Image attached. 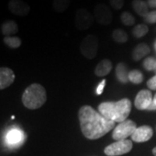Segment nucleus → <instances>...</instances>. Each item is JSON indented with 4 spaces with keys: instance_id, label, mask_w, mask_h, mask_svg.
<instances>
[{
    "instance_id": "6ab92c4d",
    "label": "nucleus",
    "mask_w": 156,
    "mask_h": 156,
    "mask_svg": "<svg viewBox=\"0 0 156 156\" xmlns=\"http://www.w3.org/2000/svg\"><path fill=\"white\" fill-rule=\"evenodd\" d=\"M112 38L117 44H125L128 40V36L122 29H115L112 32Z\"/></svg>"
},
{
    "instance_id": "412c9836",
    "label": "nucleus",
    "mask_w": 156,
    "mask_h": 156,
    "mask_svg": "<svg viewBox=\"0 0 156 156\" xmlns=\"http://www.w3.org/2000/svg\"><path fill=\"white\" fill-rule=\"evenodd\" d=\"M129 81L134 84H140L143 82V74L138 69H132L128 75Z\"/></svg>"
},
{
    "instance_id": "5701e85b",
    "label": "nucleus",
    "mask_w": 156,
    "mask_h": 156,
    "mask_svg": "<svg viewBox=\"0 0 156 156\" xmlns=\"http://www.w3.org/2000/svg\"><path fill=\"white\" fill-rule=\"evenodd\" d=\"M149 29L147 27V25L146 24H138L133 29V36L136 38H141L142 37H144L146 34L148 32Z\"/></svg>"
},
{
    "instance_id": "cd10ccee",
    "label": "nucleus",
    "mask_w": 156,
    "mask_h": 156,
    "mask_svg": "<svg viewBox=\"0 0 156 156\" xmlns=\"http://www.w3.org/2000/svg\"><path fill=\"white\" fill-rule=\"evenodd\" d=\"M147 87H148L150 89H152V90H155L156 89V75L154 76H153L151 79H149V80L147 81Z\"/></svg>"
},
{
    "instance_id": "9b49d317",
    "label": "nucleus",
    "mask_w": 156,
    "mask_h": 156,
    "mask_svg": "<svg viewBox=\"0 0 156 156\" xmlns=\"http://www.w3.org/2000/svg\"><path fill=\"white\" fill-rule=\"evenodd\" d=\"M153 129L147 125H143L136 128L134 134L131 135V139L135 142H146L152 138Z\"/></svg>"
},
{
    "instance_id": "ddd939ff",
    "label": "nucleus",
    "mask_w": 156,
    "mask_h": 156,
    "mask_svg": "<svg viewBox=\"0 0 156 156\" xmlns=\"http://www.w3.org/2000/svg\"><path fill=\"white\" fill-rule=\"evenodd\" d=\"M15 80V75L10 68L0 69V89H5L11 86Z\"/></svg>"
},
{
    "instance_id": "bb28decb",
    "label": "nucleus",
    "mask_w": 156,
    "mask_h": 156,
    "mask_svg": "<svg viewBox=\"0 0 156 156\" xmlns=\"http://www.w3.org/2000/svg\"><path fill=\"white\" fill-rule=\"evenodd\" d=\"M145 22L148 23H156V11H150L145 17H144Z\"/></svg>"
},
{
    "instance_id": "2f4dec72",
    "label": "nucleus",
    "mask_w": 156,
    "mask_h": 156,
    "mask_svg": "<svg viewBox=\"0 0 156 156\" xmlns=\"http://www.w3.org/2000/svg\"><path fill=\"white\" fill-rule=\"evenodd\" d=\"M152 152H153V154H154V156H156V147H154V149H153V151H152Z\"/></svg>"
},
{
    "instance_id": "9d476101",
    "label": "nucleus",
    "mask_w": 156,
    "mask_h": 156,
    "mask_svg": "<svg viewBox=\"0 0 156 156\" xmlns=\"http://www.w3.org/2000/svg\"><path fill=\"white\" fill-rule=\"evenodd\" d=\"M8 8L12 14L19 17H24L28 15L30 11V5L23 0H10L8 3Z\"/></svg>"
},
{
    "instance_id": "c756f323",
    "label": "nucleus",
    "mask_w": 156,
    "mask_h": 156,
    "mask_svg": "<svg viewBox=\"0 0 156 156\" xmlns=\"http://www.w3.org/2000/svg\"><path fill=\"white\" fill-rule=\"evenodd\" d=\"M147 110H156V94L154 96V99H153V103L151 104V106L148 108Z\"/></svg>"
},
{
    "instance_id": "c85d7f7f",
    "label": "nucleus",
    "mask_w": 156,
    "mask_h": 156,
    "mask_svg": "<svg viewBox=\"0 0 156 156\" xmlns=\"http://www.w3.org/2000/svg\"><path fill=\"white\" fill-rule=\"evenodd\" d=\"M106 80L105 79H103L99 85H98V87L96 88V95H100L102 94V92H103V89L105 88V85H106Z\"/></svg>"
},
{
    "instance_id": "0eeeda50",
    "label": "nucleus",
    "mask_w": 156,
    "mask_h": 156,
    "mask_svg": "<svg viewBox=\"0 0 156 156\" xmlns=\"http://www.w3.org/2000/svg\"><path fill=\"white\" fill-rule=\"evenodd\" d=\"M94 17L84 8L78 9L75 16V25L79 30H86L93 24Z\"/></svg>"
},
{
    "instance_id": "393cba45",
    "label": "nucleus",
    "mask_w": 156,
    "mask_h": 156,
    "mask_svg": "<svg viewBox=\"0 0 156 156\" xmlns=\"http://www.w3.org/2000/svg\"><path fill=\"white\" fill-rule=\"evenodd\" d=\"M143 66L148 71H151V70L154 71L156 67V60L154 57H147L143 62Z\"/></svg>"
},
{
    "instance_id": "a878e982",
    "label": "nucleus",
    "mask_w": 156,
    "mask_h": 156,
    "mask_svg": "<svg viewBox=\"0 0 156 156\" xmlns=\"http://www.w3.org/2000/svg\"><path fill=\"white\" fill-rule=\"evenodd\" d=\"M109 4L113 9L119 11L124 5V0H109Z\"/></svg>"
},
{
    "instance_id": "39448f33",
    "label": "nucleus",
    "mask_w": 156,
    "mask_h": 156,
    "mask_svg": "<svg viewBox=\"0 0 156 156\" xmlns=\"http://www.w3.org/2000/svg\"><path fill=\"white\" fill-rule=\"evenodd\" d=\"M137 128L136 123L131 120H126L123 122L119 123L115 128H114L112 137L115 140H122L128 138L134 134Z\"/></svg>"
},
{
    "instance_id": "a211bd4d",
    "label": "nucleus",
    "mask_w": 156,
    "mask_h": 156,
    "mask_svg": "<svg viewBox=\"0 0 156 156\" xmlns=\"http://www.w3.org/2000/svg\"><path fill=\"white\" fill-rule=\"evenodd\" d=\"M128 75H129V72H128L127 66L123 62L118 63V65L115 68V76L118 81L122 83H127L129 81Z\"/></svg>"
},
{
    "instance_id": "f257e3e1",
    "label": "nucleus",
    "mask_w": 156,
    "mask_h": 156,
    "mask_svg": "<svg viewBox=\"0 0 156 156\" xmlns=\"http://www.w3.org/2000/svg\"><path fill=\"white\" fill-rule=\"evenodd\" d=\"M78 118L82 133L89 140L99 139L115 128V122L107 119L89 105L80 108Z\"/></svg>"
},
{
    "instance_id": "20e7f679",
    "label": "nucleus",
    "mask_w": 156,
    "mask_h": 156,
    "mask_svg": "<svg viewBox=\"0 0 156 156\" xmlns=\"http://www.w3.org/2000/svg\"><path fill=\"white\" fill-rule=\"evenodd\" d=\"M99 47V41L95 35H88L84 37L80 44V51L87 59L95 58Z\"/></svg>"
},
{
    "instance_id": "72a5a7b5",
    "label": "nucleus",
    "mask_w": 156,
    "mask_h": 156,
    "mask_svg": "<svg viewBox=\"0 0 156 156\" xmlns=\"http://www.w3.org/2000/svg\"><path fill=\"white\" fill-rule=\"evenodd\" d=\"M154 71H155V72H156V67H155V69H154Z\"/></svg>"
},
{
    "instance_id": "f3484780",
    "label": "nucleus",
    "mask_w": 156,
    "mask_h": 156,
    "mask_svg": "<svg viewBox=\"0 0 156 156\" xmlns=\"http://www.w3.org/2000/svg\"><path fill=\"white\" fill-rule=\"evenodd\" d=\"M132 6L134 11L139 15L140 17H145L148 13V5L143 0H134L132 2Z\"/></svg>"
},
{
    "instance_id": "1a4fd4ad",
    "label": "nucleus",
    "mask_w": 156,
    "mask_h": 156,
    "mask_svg": "<svg viewBox=\"0 0 156 156\" xmlns=\"http://www.w3.org/2000/svg\"><path fill=\"white\" fill-rule=\"evenodd\" d=\"M153 97L151 91L142 89L137 94L134 100V106L139 110H147L153 103Z\"/></svg>"
},
{
    "instance_id": "b1692460",
    "label": "nucleus",
    "mask_w": 156,
    "mask_h": 156,
    "mask_svg": "<svg viewBox=\"0 0 156 156\" xmlns=\"http://www.w3.org/2000/svg\"><path fill=\"white\" fill-rule=\"evenodd\" d=\"M121 21L126 26H132L135 23V18L128 11H123L121 15Z\"/></svg>"
},
{
    "instance_id": "4be33fe9",
    "label": "nucleus",
    "mask_w": 156,
    "mask_h": 156,
    "mask_svg": "<svg viewBox=\"0 0 156 156\" xmlns=\"http://www.w3.org/2000/svg\"><path fill=\"white\" fill-rule=\"evenodd\" d=\"M4 43L11 49H17L22 44L21 39L17 37H12V36L11 37H5Z\"/></svg>"
},
{
    "instance_id": "7c9ffc66",
    "label": "nucleus",
    "mask_w": 156,
    "mask_h": 156,
    "mask_svg": "<svg viewBox=\"0 0 156 156\" xmlns=\"http://www.w3.org/2000/svg\"><path fill=\"white\" fill-rule=\"evenodd\" d=\"M147 3L150 8H156V0H147Z\"/></svg>"
},
{
    "instance_id": "4468645a",
    "label": "nucleus",
    "mask_w": 156,
    "mask_h": 156,
    "mask_svg": "<svg viewBox=\"0 0 156 156\" xmlns=\"http://www.w3.org/2000/svg\"><path fill=\"white\" fill-rule=\"evenodd\" d=\"M1 33L5 37H11L18 32V26L17 23L13 20H6L1 24Z\"/></svg>"
},
{
    "instance_id": "f03ea898",
    "label": "nucleus",
    "mask_w": 156,
    "mask_h": 156,
    "mask_svg": "<svg viewBox=\"0 0 156 156\" xmlns=\"http://www.w3.org/2000/svg\"><path fill=\"white\" fill-rule=\"evenodd\" d=\"M131 101L123 98L117 101H105L98 106V111L107 119L115 122H125L131 112Z\"/></svg>"
},
{
    "instance_id": "7ed1b4c3",
    "label": "nucleus",
    "mask_w": 156,
    "mask_h": 156,
    "mask_svg": "<svg viewBox=\"0 0 156 156\" xmlns=\"http://www.w3.org/2000/svg\"><path fill=\"white\" fill-rule=\"evenodd\" d=\"M47 100L45 89L39 83L30 85L22 95V102L29 109H38Z\"/></svg>"
},
{
    "instance_id": "2eb2a0df",
    "label": "nucleus",
    "mask_w": 156,
    "mask_h": 156,
    "mask_svg": "<svg viewBox=\"0 0 156 156\" xmlns=\"http://www.w3.org/2000/svg\"><path fill=\"white\" fill-rule=\"evenodd\" d=\"M113 64L112 62L108 59H103L97 64V66L95 67V74L97 76H105L108 74H109L111 71Z\"/></svg>"
},
{
    "instance_id": "423d86ee",
    "label": "nucleus",
    "mask_w": 156,
    "mask_h": 156,
    "mask_svg": "<svg viewBox=\"0 0 156 156\" xmlns=\"http://www.w3.org/2000/svg\"><path fill=\"white\" fill-rule=\"evenodd\" d=\"M133 148V142L130 140H117L104 148V154L108 156H119L128 154Z\"/></svg>"
},
{
    "instance_id": "aec40b11",
    "label": "nucleus",
    "mask_w": 156,
    "mask_h": 156,
    "mask_svg": "<svg viewBox=\"0 0 156 156\" xmlns=\"http://www.w3.org/2000/svg\"><path fill=\"white\" fill-rule=\"evenodd\" d=\"M70 3L71 0H53L52 7L55 11L62 13L68 10V8L70 5Z\"/></svg>"
},
{
    "instance_id": "6e6552de",
    "label": "nucleus",
    "mask_w": 156,
    "mask_h": 156,
    "mask_svg": "<svg viewBox=\"0 0 156 156\" xmlns=\"http://www.w3.org/2000/svg\"><path fill=\"white\" fill-rule=\"evenodd\" d=\"M94 17L101 25H109L113 20V14L110 8L105 4H98L94 9Z\"/></svg>"
},
{
    "instance_id": "473e14b6",
    "label": "nucleus",
    "mask_w": 156,
    "mask_h": 156,
    "mask_svg": "<svg viewBox=\"0 0 156 156\" xmlns=\"http://www.w3.org/2000/svg\"><path fill=\"white\" fill-rule=\"evenodd\" d=\"M154 48H155V50H156V41H155V43H154Z\"/></svg>"
},
{
    "instance_id": "f8f14e48",
    "label": "nucleus",
    "mask_w": 156,
    "mask_h": 156,
    "mask_svg": "<svg viewBox=\"0 0 156 156\" xmlns=\"http://www.w3.org/2000/svg\"><path fill=\"white\" fill-rule=\"evenodd\" d=\"M23 133L21 129L13 127L5 134V142L10 146H16L23 140Z\"/></svg>"
},
{
    "instance_id": "dca6fc26",
    "label": "nucleus",
    "mask_w": 156,
    "mask_h": 156,
    "mask_svg": "<svg viewBox=\"0 0 156 156\" xmlns=\"http://www.w3.org/2000/svg\"><path fill=\"white\" fill-rule=\"evenodd\" d=\"M150 53V48L146 44H140L133 50L132 58L134 61H140Z\"/></svg>"
}]
</instances>
